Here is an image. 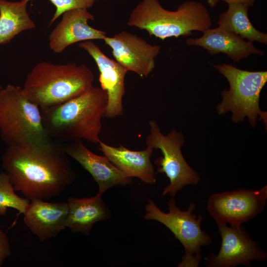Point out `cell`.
I'll return each mask as SVG.
<instances>
[{
	"label": "cell",
	"instance_id": "6da1fadb",
	"mask_svg": "<svg viewBox=\"0 0 267 267\" xmlns=\"http://www.w3.org/2000/svg\"><path fill=\"white\" fill-rule=\"evenodd\" d=\"M63 144L50 137L8 146L2 166L15 191L25 198L49 200L62 194L76 174Z\"/></svg>",
	"mask_w": 267,
	"mask_h": 267
},
{
	"label": "cell",
	"instance_id": "7a4b0ae2",
	"mask_svg": "<svg viewBox=\"0 0 267 267\" xmlns=\"http://www.w3.org/2000/svg\"><path fill=\"white\" fill-rule=\"evenodd\" d=\"M107 95L94 86L63 103L41 110L48 136L62 144L78 140L99 143Z\"/></svg>",
	"mask_w": 267,
	"mask_h": 267
},
{
	"label": "cell",
	"instance_id": "3957f363",
	"mask_svg": "<svg viewBox=\"0 0 267 267\" xmlns=\"http://www.w3.org/2000/svg\"><path fill=\"white\" fill-rule=\"evenodd\" d=\"M94 76L84 64L38 63L27 75L22 88L25 95L41 110L63 103L93 87Z\"/></svg>",
	"mask_w": 267,
	"mask_h": 267
},
{
	"label": "cell",
	"instance_id": "277c9868",
	"mask_svg": "<svg viewBox=\"0 0 267 267\" xmlns=\"http://www.w3.org/2000/svg\"><path fill=\"white\" fill-rule=\"evenodd\" d=\"M127 24L164 40L190 36L193 31L203 32L211 28L212 19L207 8L198 1H184L171 11L158 0H142L132 10Z\"/></svg>",
	"mask_w": 267,
	"mask_h": 267
},
{
	"label": "cell",
	"instance_id": "5b68a950",
	"mask_svg": "<svg viewBox=\"0 0 267 267\" xmlns=\"http://www.w3.org/2000/svg\"><path fill=\"white\" fill-rule=\"evenodd\" d=\"M227 80L229 88L222 92V100L217 106L219 115L232 113L234 123L248 119L254 127L257 120H262L267 126V112L259 105L260 93L267 82V71H251L236 68L231 64H213Z\"/></svg>",
	"mask_w": 267,
	"mask_h": 267
},
{
	"label": "cell",
	"instance_id": "8992f818",
	"mask_svg": "<svg viewBox=\"0 0 267 267\" xmlns=\"http://www.w3.org/2000/svg\"><path fill=\"white\" fill-rule=\"evenodd\" d=\"M0 134L7 147L49 137L40 107L19 86L9 84L0 90Z\"/></svg>",
	"mask_w": 267,
	"mask_h": 267
},
{
	"label": "cell",
	"instance_id": "52a82bcc",
	"mask_svg": "<svg viewBox=\"0 0 267 267\" xmlns=\"http://www.w3.org/2000/svg\"><path fill=\"white\" fill-rule=\"evenodd\" d=\"M168 206V212L165 213L153 200H148L143 218L162 223L181 243L184 254L178 267H197L202 258V248L212 242V237L201 227L203 217L200 215L197 217L193 213L196 208L193 202L190 203L187 210L182 211L177 206L174 197H171Z\"/></svg>",
	"mask_w": 267,
	"mask_h": 267
},
{
	"label": "cell",
	"instance_id": "ba28073f",
	"mask_svg": "<svg viewBox=\"0 0 267 267\" xmlns=\"http://www.w3.org/2000/svg\"><path fill=\"white\" fill-rule=\"evenodd\" d=\"M149 134L145 139L146 146L161 150L162 156L155 160L158 166L157 173L165 174L170 180L162 196L169 194L175 197L177 194L188 185H196L200 176L185 160L181 150L184 139L180 132L174 129L166 135L160 131L154 120L149 122Z\"/></svg>",
	"mask_w": 267,
	"mask_h": 267
},
{
	"label": "cell",
	"instance_id": "9c48e42d",
	"mask_svg": "<svg viewBox=\"0 0 267 267\" xmlns=\"http://www.w3.org/2000/svg\"><path fill=\"white\" fill-rule=\"evenodd\" d=\"M267 200V185L259 189H239L212 194L207 210L216 223L240 225L264 210Z\"/></svg>",
	"mask_w": 267,
	"mask_h": 267
},
{
	"label": "cell",
	"instance_id": "30bf717a",
	"mask_svg": "<svg viewBox=\"0 0 267 267\" xmlns=\"http://www.w3.org/2000/svg\"><path fill=\"white\" fill-rule=\"evenodd\" d=\"M217 224L222 239L221 248L217 254L211 253L204 258L206 267L250 266L252 261L263 262L267 259V253L252 239L242 225Z\"/></svg>",
	"mask_w": 267,
	"mask_h": 267
},
{
	"label": "cell",
	"instance_id": "8fae6325",
	"mask_svg": "<svg viewBox=\"0 0 267 267\" xmlns=\"http://www.w3.org/2000/svg\"><path fill=\"white\" fill-rule=\"evenodd\" d=\"M111 49L115 60L127 71L141 78H147L155 66V59L161 46L152 44L141 37L123 31L103 40Z\"/></svg>",
	"mask_w": 267,
	"mask_h": 267
},
{
	"label": "cell",
	"instance_id": "7c38bea8",
	"mask_svg": "<svg viewBox=\"0 0 267 267\" xmlns=\"http://www.w3.org/2000/svg\"><path fill=\"white\" fill-rule=\"evenodd\" d=\"M79 46L93 59L98 67L100 88L107 95L104 117L114 118L123 114V98L125 94V77L128 71L115 60L106 55L92 41L80 42Z\"/></svg>",
	"mask_w": 267,
	"mask_h": 267
},
{
	"label": "cell",
	"instance_id": "4fadbf2b",
	"mask_svg": "<svg viewBox=\"0 0 267 267\" xmlns=\"http://www.w3.org/2000/svg\"><path fill=\"white\" fill-rule=\"evenodd\" d=\"M66 154L75 159L92 177L98 186L97 194L102 196L108 189L132 184V178L120 171L103 155L89 150L82 140L63 144Z\"/></svg>",
	"mask_w": 267,
	"mask_h": 267
},
{
	"label": "cell",
	"instance_id": "5bb4252c",
	"mask_svg": "<svg viewBox=\"0 0 267 267\" xmlns=\"http://www.w3.org/2000/svg\"><path fill=\"white\" fill-rule=\"evenodd\" d=\"M93 16L86 9H73L62 14V18L49 35V46L55 53L62 52L72 44L86 41L103 40L106 33L88 24Z\"/></svg>",
	"mask_w": 267,
	"mask_h": 267
},
{
	"label": "cell",
	"instance_id": "9a60e30c",
	"mask_svg": "<svg viewBox=\"0 0 267 267\" xmlns=\"http://www.w3.org/2000/svg\"><path fill=\"white\" fill-rule=\"evenodd\" d=\"M67 202H48L44 200L30 201L24 213V222L40 241L56 237L66 228Z\"/></svg>",
	"mask_w": 267,
	"mask_h": 267
},
{
	"label": "cell",
	"instance_id": "2e32d148",
	"mask_svg": "<svg viewBox=\"0 0 267 267\" xmlns=\"http://www.w3.org/2000/svg\"><path fill=\"white\" fill-rule=\"evenodd\" d=\"M202 32L201 37L186 39V44L202 47L211 55L223 53L235 62L252 54L264 55V51L255 46L253 42L246 41L238 35L219 27Z\"/></svg>",
	"mask_w": 267,
	"mask_h": 267
},
{
	"label": "cell",
	"instance_id": "e0dca14e",
	"mask_svg": "<svg viewBox=\"0 0 267 267\" xmlns=\"http://www.w3.org/2000/svg\"><path fill=\"white\" fill-rule=\"evenodd\" d=\"M99 150L120 171L132 178H136L150 185L155 183L156 173L151 161L154 149L130 150L123 145L114 147L100 141Z\"/></svg>",
	"mask_w": 267,
	"mask_h": 267
},
{
	"label": "cell",
	"instance_id": "ac0fdd59",
	"mask_svg": "<svg viewBox=\"0 0 267 267\" xmlns=\"http://www.w3.org/2000/svg\"><path fill=\"white\" fill-rule=\"evenodd\" d=\"M102 197L97 194L83 198L69 197L66 227L73 233L89 235L95 223L111 218V210Z\"/></svg>",
	"mask_w": 267,
	"mask_h": 267
},
{
	"label": "cell",
	"instance_id": "d6986e66",
	"mask_svg": "<svg viewBox=\"0 0 267 267\" xmlns=\"http://www.w3.org/2000/svg\"><path fill=\"white\" fill-rule=\"evenodd\" d=\"M27 0H0V45L9 43L22 31L36 26L27 11Z\"/></svg>",
	"mask_w": 267,
	"mask_h": 267
},
{
	"label": "cell",
	"instance_id": "ffe728a7",
	"mask_svg": "<svg viewBox=\"0 0 267 267\" xmlns=\"http://www.w3.org/2000/svg\"><path fill=\"white\" fill-rule=\"evenodd\" d=\"M249 6L242 4H228L226 11L219 15L218 27L233 33L243 39L267 44V34L252 24L248 17Z\"/></svg>",
	"mask_w": 267,
	"mask_h": 267
},
{
	"label": "cell",
	"instance_id": "44dd1931",
	"mask_svg": "<svg viewBox=\"0 0 267 267\" xmlns=\"http://www.w3.org/2000/svg\"><path fill=\"white\" fill-rule=\"evenodd\" d=\"M30 203L26 198L17 195L6 173H0V215H4L8 208L18 211V214L25 213Z\"/></svg>",
	"mask_w": 267,
	"mask_h": 267
},
{
	"label": "cell",
	"instance_id": "7402d4cb",
	"mask_svg": "<svg viewBox=\"0 0 267 267\" xmlns=\"http://www.w3.org/2000/svg\"><path fill=\"white\" fill-rule=\"evenodd\" d=\"M28 1L30 0H27ZM56 8L49 25L52 24L65 12L73 9H86L91 7L95 0H49Z\"/></svg>",
	"mask_w": 267,
	"mask_h": 267
},
{
	"label": "cell",
	"instance_id": "603a6c76",
	"mask_svg": "<svg viewBox=\"0 0 267 267\" xmlns=\"http://www.w3.org/2000/svg\"><path fill=\"white\" fill-rule=\"evenodd\" d=\"M10 254L11 249L8 236L2 229H0V267Z\"/></svg>",
	"mask_w": 267,
	"mask_h": 267
},
{
	"label": "cell",
	"instance_id": "cb8c5ba5",
	"mask_svg": "<svg viewBox=\"0 0 267 267\" xmlns=\"http://www.w3.org/2000/svg\"><path fill=\"white\" fill-rule=\"evenodd\" d=\"M228 4H242L248 6H253L256 0H220Z\"/></svg>",
	"mask_w": 267,
	"mask_h": 267
},
{
	"label": "cell",
	"instance_id": "d4e9b609",
	"mask_svg": "<svg viewBox=\"0 0 267 267\" xmlns=\"http://www.w3.org/2000/svg\"><path fill=\"white\" fill-rule=\"evenodd\" d=\"M220 0H207L208 4L211 7L216 6Z\"/></svg>",
	"mask_w": 267,
	"mask_h": 267
},
{
	"label": "cell",
	"instance_id": "484cf974",
	"mask_svg": "<svg viewBox=\"0 0 267 267\" xmlns=\"http://www.w3.org/2000/svg\"><path fill=\"white\" fill-rule=\"evenodd\" d=\"M1 89H2V87H1V85H0V90Z\"/></svg>",
	"mask_w": 267,
	"mask_h": 267
}]
</instances>
